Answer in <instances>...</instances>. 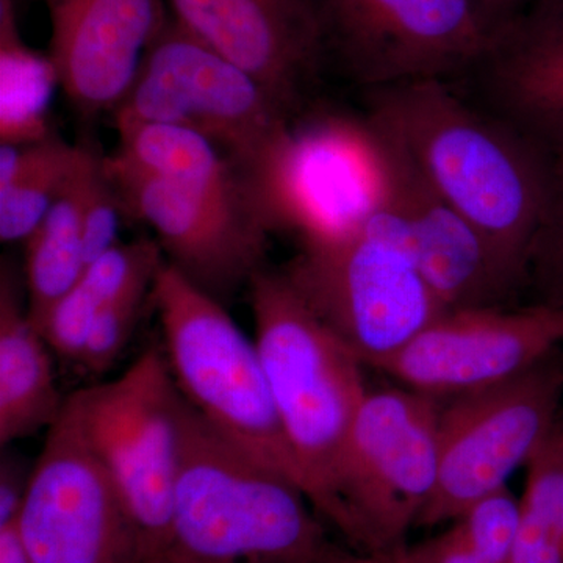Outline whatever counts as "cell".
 Returning <instances> with one entry per match:
<instances>
[{"instance_id":"6da1fadb","label":"cell","mask_w":563,"mask_h":563,"mask_svg":"<svg viewBox=\"0 0 563 563\" xmlns=\"http://www.w3.org/2000/svg\"><path fill=\"white\" fill-rule=\"evenodd\" d=\"M362 113L526 276L550 161L451 81L362 91Z\"/></svg>"},{"instance_id":"7a4b0ae2","label":"cell","mask_w":563,"mask_h":563,"mask_svg":"<svg viewBox=\"0 0 563 563\" xmlns=\"http://www.w3.org/2000/svg\"><path fill=\"white\" fill-rule=\"evenodd\" d=\"M310 507L290 477L229 442L184 399L163 561L309 563L329 542Z\"/></svg>"},{"instance_id":"3957f363","label":"cell","mask_w":563,"mask_h":563,"mask_svg":"<svg viewBox=\"0 0 563 563\" xmlns=\"http://www.w3.org/2000/svg\"><path fill=\"white\" fill-rule=\"evenodd\" d=\"M254 342L285 439L318 517L335 521V477L368 388L363 363L309 309L282 269L250 282Z\"/></svg>"},{"instance_id":"277c9868","label":"cell","mask_w":563,"mask_h":563,"mask_svg":"<svg viewBox=\"0 0 563 563\" xmlns=\"http://www.w3.org/2000/svg\"><path fill=\"white\" fill-rule=\"evenodd\" d=\"M282 273L322 324L374 368L448 312L422 279L402 222L384 206L355 231L299 242Z\"/></svg>"},{"instance_id":"5b68a950","label":"cell","mask_w":563,"mask_h":563,"mask_svg":"<svg viewBox=\"0 0 563 563\" xmlns=\"http://www.w3.org/2000/svg\"><path fill=\"white\" fill-rule=\"evenodd\" d=\"M151 301L161 320L163 354L185 402L229 442L306 493L254 340L244 335L224 303L166 261L152 284Z\"/></svg>"},{"instance_id":"8992f818","label":"cell","mask_w":563,"mask_h":563,"mask_svg":"<svg viewBox=\"0 0 563 563\" xmlns=\"http://www.w3.org/2000/svg\"><path fill=\"white\" fill-rule=\"evenodd\" d=\"M111 114L117 131L158 124L198 133L244 174L273 154L292 122L250 73L173 14Z\"/></svg>"},{"instance_id":"52a82bcc","label":"cell","mask_w":563,"mask_h":563,"mask_svg":"<svg viewBox=\"0 0 563 563\" xmlns=\"http://www.w3.org/2000/svg\"><path fill=\"white\" fill-rule=\"evenodd\" d=\"M440 410L407 387L366 393L335 477L333 526L350 547H398L418 526L439 479Z\"/></svg>"},{"instance_id":"ba28073f","label":"cell","mask_w":563,"mask_h":563,"mask_svg":"<svg viewBox=\"0 0 563 563\" xmlns=\"http://www.w3.org/2000/svg\"><path fill=\"white\" fill-rule=\"evenodd\" d=\"M246 177L272 232L299 242L355 231L384 203L379 141L362 111L317 103Z\"/></svg>"},{"instance_id":"9c48e42d","label":"cell","mask_w":563,"mask_h":563,"mask_svg":"<svg viewBox=\"0 0 563 563\" xmlns=\"http://www.w3.org/2000/svg\"><path fill=\"white\" fill-rule=\"evenodd\" d=\"M79 393L92 446L120 492L144 553L150 561L165 558L184 407L165 354L151 347L118 379Z\"/></svg>"},{"instance_id":"30bf717a","label":"cell","mask_w":563,"mask_h":563,"mask_svg":"<svg viewBox=\"0 0 563 563\" xmlns=\"http://www.w3.org/2000/svg\"><path fill=\"white\" fill-rule=\"evenodd\" d=\"M555 351L528 372L457 396L440 410L439 479L418 526L459 520L507 487L547 442L563 396V358Z\"/></svg>"},{"instance_id":"8fae6325","label":"cell","mask_w":563,"mask_h":563,"mask_svg":"<svg viewBox=\"0 0 563 563\" xmlns=\"http://www.w3.org/2000/svg\"><path fill=\"white\" fill-rule=\"evenodd\" d=\"M32 563H143L140 533L92 446L80 393L66 398L14 521Z\"/></svg>"},{"instance_id":"7c38bea8","label":"cell","mask_w":563,"mask_h":563,"mask_svg":"<svg viewBox=\"0 0 563 563\" xmlns=\"http://www.w3.org/2000/svg\"><path fill=\"white\" fill-rule=\"evenodd\" d=\"M325 69L358 91L455 80L487 46L472 0H317Z\"/></svg>"},{"instance_id":"4fadbf2b","label":"cell","mask_w":563,"mask_h":563,"mask_svg":"<svg viewBox=\"0 0 563 563\" xmlns=\"http://www.w3.org/2000/svg\"><path fill=\"white\" fill-rule=\"evenodd\" d=\"M125 217L155 233L166 262L224 303L266 268L272 229L254 195L169 179L103 157Z\"/></svg>"},{"instance_id":"5bb4252c","label":"cell","mask_w":563,"mask_h":563,"mask_svg":"<svg viewBox=\"0 0 563 563\" xmlns=\"http://www.w3.org/2000/svg\"><path fill=\"white\" fill-rule=\"evenodd\" d=\"M562 342L553 307L450 310L377 369L421 395L457 398L528 372Z\"/></svg>"},{"instance_id":"9a60e30c","label":"cell","mask_w":563,"mask_h":563,"mask_svg":"<svg viewBox=\"0 0 563 563\" xmlns=\"http://www.w3.org/2000/svg\"><path fill=\"white\" fill-rule=\"evenodd\" d=\"M369 125L383 155L384 207L402 222L410 254L435 298L448 312L510 309V301L526 288L523 272L444 201L384 133Z\"/></svg>"},{"instance_id":"2e32d148","label":"cell","mask_w":563,"mask_h":563,"mask_svg":"<svg viewBox=\"0 0 563 563\" xmlns=\"http://www.w3.org/2000/svg\"><path fill=\"white\" fill-rule=\"evenodd\" d=\"M172 14L250 73L291 120L317 106L324 79L317 0H169Z\"/></svg>"},{"instance_id":"e0dca14e","label":"cell","mask_w":563,"mask_h":563,"mask_svg":"<svg viewBox=\"0 0 563 563\" xmlns=\"http://www.w3.org/2000/svg\"><path fill=\"white\" fill-rule=\"evenodd\" d=\"M548 161L563 157V0H536L451 80Z\"/></svg>"},{"instance_id":"ac0fdd59","label":"cell","mask_w":563,"mask_h":563,"mask_svg":"<svg viewBox=\"0 0 563 563\" xmlns=\"http://www.w3.org/2000/svg\"><path fill=\"white\" fill-rule=\"evenodd\" d=\"M49 57L66 98L84 114L117 109L172 20L165 0H43Z\"/></svg>"},{"instance_id":"d6986e66","label":"cell","mask_w":563,"mask_h":563,"mask_svg":"<svg viewBox=\"0 0 563 563\" xmlns=\"http://www.w3.org/2000/svg\"><path fill=\"white\" fill-rule=\"evenodd\" d=\"M51 346L29 317L9 266L0 276V443L7 446L49 429L63 399Z\"/></svg>"},{"instance_id":"ffe728a7","label":"cell","mask_w":563,"mask_h":563,"mask_svg":"<svg viewBox=\"0 0 563 563\" xmlns=\"http://www.w3.org/2000/svg\"><path fill=\"white\" fill-rule=\"evenodd\" d=\"M165 262L155 240L118 243L85 268L79 280L36 328L52 352L79 363L96 318L136 285L152 282Z\"/></svg>"},{"instance_id":"44dd1931","label":"cell","mask_w":563,"mask_h":563,"mask_svg":"<svg viewBox=\"0 0 563 563\" xmlns=\"http://www.w3.org/2000/svg\"><path fill=\"white\" fill-rule=\"evenodd\" d=\"M99 158L96 152L88 150L80 168L25 242L27 312L35 325L85 272V202Z\"/></svg>"},{"instance_id":"7402d4cb","label":"cell","mask_w":563,"mask_h":563,"mask_svg":"<svg viewBox=\"0 0 563 563\" xmlns=\"http://www.w3.org/2000/svg\"><path fill=\"white\" fill-rule=\"evenodd\" d=\"M88 150L57 136L0 147V239L27 242L57 201Z\"/></svg>"},{"instance_id":"603a6c76","label":"cell","mask_w":563,"mask_h":563,"mask_svg":"<svg viewBox=\"0 0 563 563\" xmlns=\"http://www.w3.org/2000/svg\"><path fill=\"white\" fill-rule=\"evenodd\" d=\"M0 73L2 143H33L51 136L47 109L60 80L49 55L43 57L22 43L13 0H0Z\"/></svg>"},{"instance_id":"cb8c5ba5","label":"cell","mask_w":563,"mask_h":563,"mask_svg":"<svg viewBox=\"0 0 563 563\" xmlns=\"http://www.w3.org/2000/svg\"><path fill=\"white\" fill-rule=\"evenodd\" d=\"M526 287L539 306L563 309V157L550 161L547 198L526 261Z\"/></svg>"},{"instance_id":"d4e9b609","label":"cell","mask_w":563,"mask_h":563,"mask_svg":"<svg viewBox=\"0 0 563 563\" xmlns=\"http://www.w3.org/2000/svg\"><path fill=\"white\" fill-rule=\"evenodd\" d=\"M454 523L485 561L510 563L520 531L521 499L509 487L499 488L474 503Z\"/></svg>"},{"instance_id":"484cf974","label":"cell","mask_w":563,"mask_h":563,"mask_svg":"<svg viewBox=\"0 0 563 563\" xmlns=\"http://www.w3.org/2000/svg\"><path fill=\"white\" fill-rule=\"evenodd\" d=\"M152 284L154 280L136 285L109 303L96 318L84 354L77 363L80 368L92 374L103 373L118 361L132 339L144 301L150 299Z\"/></svg>"},{"instance_id":"4316f807","label":"cell","mask_w":563,"mask_h":563,"mask_svg":"<svg viewBox=\"0 0 563 563\" xmlns=\"http://www.w3.org/2000/svg\"><path fill=\"white\" fill-rule=\"evenodd\" d=\"M125 217L120 192L111 180L103 157L92 173L84 211L85 268L117 246L121 218Z\"/></svg>"},{"instance_id":"83f0119b","label":"cell","mask_w":563,"mask_h":563,"mask_svg":"<svg viewBox=\"0 0 563 563\" xmlns=\"http://www.w3.org/2000/svg\"><path fill=\"white\" fill-rule=\"evenodd\" d=\"M32 468L21 457L11 453L2 454L0 462V526L14 523L20 517Z\"/></svg>"},{"instance_id":"f1b7e54d","label":"cell","mask_w":563,"mask_h":563,"mask_svg":"<svg viewBox=\"0 0 563 563\" xmlns=\"http://www.w3.org/2000/svg\"><path fill=\"white\" fill-rule=\"evenodd\" d=\"M309 563H424L413 547L406 543L387 550L362 551L328 542Z\"/></svg>"},{"instance_id":"f546056e","label":"cell","mask_w":563,"mask_h":563,"mask_svg":"<svg viewBox=\"0 0 563 563\" xmlns=\"http://www.w3.org/2000/svg\"><path fill=\"white\" fill-rule=\"evenodd\" d=\"M424 563H490L473 550L457 525L413 547Z\"/></svg>"},{"instance_id":"4dcf8cb0","label":"cell","mask_w":563,"mask_h":563,"mask_svg":"<svg viewBox=\"0 0 563 563\" xmlns=\"http://www.w3.org/2000/svg\"><path fill=\"white\" fill-rule=\"evenodd\" d=\"M536 0H472L488 38L523 14Z\"/></svg>"},{"instance_id":"1f68e13d","label":"cell","mask_w":563,"mask_h":563,"mask_svg":"<svg viewBox=\"0 0 563 563\" xmlns=\"http://www.w3.org/2000/svg\"><path fill=\"white\" fill-rule=\"evenodd\" d=\"M0 563H32L14 523L0 526Z\"/></svg>"},{"instance_id":"d6a6232c","label":"cell","mask_w":563,"mask_h":563,"mask_svg":"<svg viewBox=\"0 0 563 563\" xmlns=\"http://www.w3.org/2000/svg\"><path fill=\"white\" fill-rule=\"evenodd\" d=\"M143 563H168V562L163 561V559H157V561H147V562H143Z\"/></svg>"},{"instance_id":"836d02e7","label":"cell","mask_w":563,"mask_h":563,"mask_svg":"<svg viewBox=\"0 0 563 563\" xmlns=\"http://www.w3.org/2000/svg\"><path fill=\"white\" fill-rule=\"evenodd\" d=\"M14 3H16L18 7H20V0H13Z\"/></svg>"},{"instance_id":"e575fe53","label":"cell","mask_w":563,"mask_h":563,"mask_svg":"<svg viewBox=\"0 0 563 563\" xmlns=\"http://www.w3.org/2000/svg\"><path fill=\"white\" fill-rule=\"evenodd\" d=\"M561 422H562V429H563V417H561Z\"/></svg>"},{"instance_id":"d590c367","label":"cell","mask_w":563,"mask_h":563,"mask_svg":"<svg viewBox=\"0 0 563 563\" xmlns=\"http://www.w3.org/2000/svg\"><path fill=\"white\" fill-rule=\"evenodd\" d=\"M561 310H562V313H563V309H561Z\"/></svg>"}]
</instances>
